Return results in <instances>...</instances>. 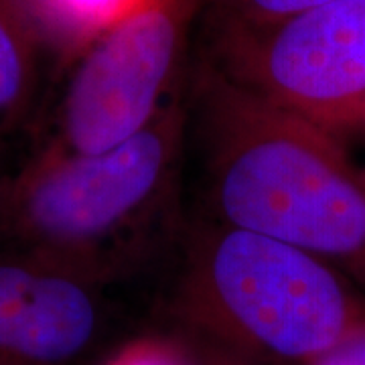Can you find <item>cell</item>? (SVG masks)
Segmentation results:
<instances>
[{
    "mask_svg": "<svg viewBox=\"0 0 365 365\" xmlns=\"http://www.w3.org/2000/svg\"><path fill=\"white\" fill-rule=\"evenodd\" d=\"M120 365H173V364H169L165 357L150 355V353H143V355H136V357H128L126 361H122Z\"/></svg>",
    "mask_w": 365,
    "mask_h": 365,
    "instance_id": "cell-11",
    "label": "cell"
},
{
    "mask_svg": "<svg viewBox=\"0 0 365 365\" xmlns=\"http://www.w3.org/2000/svg\"><path fill=\"white\" fill-rule=\"evenodd\" d=\"M43 35L26 0H0V134L31 118L41 86Z\"/></svg>",
    "mask_w": 365,
    "mask_h": 365,
    "instance_id": "cell-7",
    "label": "cell"
},
{
    "mask_svg": "<svg viewBox=\"0 0 365 365\" xmlns=\"http://www.w3.org/2000/svg\"><path fill=\"white\" fill-rule=\"evenodd\" d=\"M104 280L63 262L0 254V365H69L96 339Z\"/></svg>",
    "mask_w": 365,
    "mask_h": 365,
    "instance_id": "cell-6",
    "label": "cell"
},
{
    "mask_svg": "<svg viewBox=\"0 0 365 365\" xmlns=\"http://www.w3.org/2000/svg\"><path fill=\"white\" fill-rule=\"evenodd\" d=\"M199 217L280 240L365 280V177L337 134L270 104L211 63L187 96Z\"/></svg>",
    "mask_w": 365,
    "mask_h": 365,
    "instance_id": "cell-1",
    "label": "cell"
},
{
    "mask_svg": "<svg viewBox=\"0 0 365 365\" xmlns=\"http://www.w3.org/2000/svg\"><path fill=\"white\" fill-rule=\"evenodd\" d=\"M187 118L179 93L144 130L106 153L47 144L14 175L0 177L6 250L63 262L100 280L126 272L175 205Z\"/></svg>",
    "mask_w": 365,
    "mask_h": 365,
    "instance_id": "cell-2",
    "label": "cell"
},
{
    "mask_svg": "<svg viewBox=\"0 0 365 365\" xmlns=\"http://www.w3.org/2000/svg\"><path fill=\"white\" fill-rule=\"evenodd\" d=\"M217 23L266 25L335 0H211Z\"/></svg>",
    "mask_w": 365,
    "mask_h": 365,
    "instance_id": "cell-9",
    "label": "cell"
},
{
    "mask_svg": "<svg viewBox=\"0 0 365 365\" xmlns=\"http://www.w3.org/2000/svg\"><path fill=\"white\" fill-rule=\"evenodd\" d=\"M37 25H49L53 33L79 47V51L106 26L138 4V0H26Z\"/></svg>",
    "mask_w": 365,
    "mask_h": 365,
    "instance_id": "cell-8",
    "label": "cell"
},
{
    "mask_svg": "<svg viewBox=\"0 0 365 365\" xmlns=\"http://www.w3.org/2000/svg\"><path fill=\"white\" fill-rule=\"evenodd\" d=\"M177 276L187 302L290 359H317L364 327L333 264L205 217L189 223Z\"/></svg>",
    "mask_w": 365,
    "mask_h": 365,
    "instance_id": "cell-3",
    "label": "cell"
},
{
    "mask_svg": "<svg viewBox=\"0 0 365 365\" xmlns=\"http://www.w3.org/2000/svg\"><path fill=\"white\" fill-rule=\"evenodd\" d=\"M215 26L209 63L225 78L333 134L365 128V0Z\"/></svg>",
    "mask_w": 365,
    "mask_h": 365,
    "instance_id": "cell-4",
    "label": "cell"
},
{
    "mask_svg": "<svg viewBox=\"0 0 365 365\" xmlns=\"http://www.w3.org/2000/svg\"><path fill=\"white\" fill-rule=\"evenodd\" d=\"M314 365H365V327L355 329L331 351L317 357Z\"/></svg>",
    "mask_w": 365,
    "mask_h": 365,
    "instance_id": "cell-10",
    "label": "cell"
},
{
    "mask_svg": "<svg viewBox=\"0 0 365 365\" xmlns=\"http://www.w3.org/2000/svg\"><path fill=\"white\" fill-rule=\"evenodd\" d=\"M203 0H138L79 51L49 146L98 155L144 130L169 104Z\"/></svg>",
    "mask_w": 365,
    "mask_h": 365,
    "instance_id": "cell-5",
    "label": "cell"
}]
</instances>
